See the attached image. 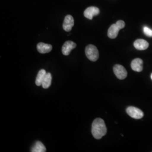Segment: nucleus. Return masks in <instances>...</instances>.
Here are the masks:
<instances>
[{
	"instance_id": "7ed1b4c3",
	"label": "nucleus",
	"mask_w": 152,
	"mask_h": 152,
	"mask_svg": "<svg viewBox=\"0 0 152 152\" xmlns=\"http://www.w3.org/2000/svg\"><path fill=\"white\" fill-rule=\"evenodd\" d=\"M85 54L87 58L92 61H95L99 59V51L97 48L93 45H87L85 49Z\"/></svg>"
},
{
	"instance_id": "1a4fd4ad",
	"label": "nucleus",
	"mask_w": 152,
	"mask_h": 152,
	"mask_svg": "<svg viewBox=\"0 0 152 152\" xmlns=\"http://www.w3.org/2000/svg\"><path fill=\"white\" fill-rule=\"evenodd\" d=\"M143 61L140 58H136L132 61L131 66L133 71L140 72L143 69Z\"/></svg>"
},
{
	"instance_id": "f257e3e1",
	"label": "nucleus",
	"mask_w": 152,
	"mask_h": 152,
	"mask_svg": "<svg viewBox=\"0 0 152 152\" xmlns=\"http://www.w3.org/2000/svg\"><path fill=\"white\" fill-rule=\"evenodd\" d=\"M107 132L104 121L100 118H97L92 122L91 133L96 139H100L105 136Z\"/></svg>"
},
{
	"instance_id": "20e7f679",
	"label": "nucleus",
	"mask_w": 152,
	"mask_h": 152,
	"mask_svg": "<svg viewBox=\"0 0 152 152\" xmlns=\"http://www.w3.org/2000/svg\"><path fill=\"white\" fill-rule=\"evenodd\" d=\"M126 112L134 119H141L144 117V113L140 109L135 107H129L126 109Z\"/></svg>"
},
{
	"instance_id": "9b49d317",
	"label": "nucleus",
	"mask_w": 152,
	"mask_h": 152,
	"mask_svg": "<svg viewBox=\"0 0 152 152\" xmlns=\"http://www.w3.org/2000/svg\"><path fill=\"white\" fill-rule=\"evenodd\" d=\"M134 46L138 50H145L148 48L149 43L144 39H138L134 42Z\"/></svg>"
},
{
	"instance_id": "f8f14e48",
	"label": "nucleus",
	"mask_w": 152,
	"mask_h": 152,
	"mask_svg": "<svg viewBox=\"0 0 152 152\" xmlns=\"http://www.w3.org/2000/svg\"><path fill=\"white\" fill-rule=\"evenodd\" d=\"M46 151V148L41 141H36L34 145L31 148V152H45Z\"/></svg>"
},
{
	"instance_id": "2eb2a0df",
	"label": "nucleus",
	"mask_w": 152,
	"mask_h": 152,
	"mask_svg": "<svg viewBox=\"0 0 152 152\" xmlns=\"http://www.w3.org/2000/svg\"><path fill=\"white\" fill-rule=\"evenodd\" d=\"M143 31L145 35H147L149 37H152V29H150L149 28L145 27H144Z\"/></svg>"
},
{
	"instance_id": "ddd939ff",
	"label": "nucleus",
	"mask_w": 152,
	"mask_h": 152,
	"mask_svg": "<svg viewBox=\"0 0 152 152\" xmlns=\"http://www.w3.org/2000/svg\"><path fill=\"white\" fill-rule=\"evenodd\" d=\"M52 76L50 73H46L44 77V80L42 83V86L44 88H48L51 84Z\"/></svg>"
},
{
	"instance_id": "9d476101",
	"label": "nucleus",
	"mask_w": 152,
	"mask_h": 152,
	"mask_svg": "<svg viewBox=\"0 0 152 152\" xmlns=\"http://www.w3.org/2000/svg\"><path fill=\"white\" fill-rule=\"evenodd\" d=\"M37 49L38 52L41 54H46L50 53L53 49L52 45L46 44L43 42H39L37 44Z\"/></svg>"
},
{
	"instance_id": "4468645a",
	"label": "nucleus",
	"mask_w": 152,
	"mask_h": 152,
	"mask_svg": "<svg viewBox=\"0 0 152 152\" xmlns=\"http://www.w3.org/2000/svg\"><path fill=\"white\" fill-rule=\"evenodd\" d=\"M46 72L45 69H41L38 72L37 76L36 77V81H35V83L37 86H39L42 85L44 77L46 75Z\"/></svg>"
},
{
	"instance_id": "6e6552de",
	"label": "nucleus",
	"mask_w": 152,
	"mask_h": 152,
	"mask_svg": "<svg viewBox=\"0 0 152 152\" xmlns=\"http://www.w3.org/2000/svg\"><path fill=\"white\" fill-rule=\"evenodd\" d=\"M76 44L72 41H66L62 46V53L64 55H68L70 54L71 51L73 49H75L76 48Z\"/></svg>"
},
{
	"instance_id": "39448f33",
	"label": "nucleus",
	"mask_w": 152,
	"mask_h": 152,
	"mask_svg": "<svg viewBox=\"0 0 152 152\" xmlns=\"http://www.w3.org/2000/svg\"><path fill=\"white\" fill-rule=\"evenodd\" d=\"M113 71L115 75L119 80H124L127 76L126 69L124 68V66L120 64L114 65Z\"/></svg>"
},
{
	"instance_id": "423d86ee",
	"label": "nucleus",
	"mask_w": 152,
	"mask_h": 152,
	"mask_svg": "<svg viewBox=\"0 0 152 152\" xmlns=\"http://www.w3.org/2000/svg\"><path fill=\"white\" fill-rule=\"evenodd\" d=\"M99 13H100V10L99 8L94 6H91V7H87L84 11L83 14H84V16L87 19L90 20H92L94 16L98 15L99 14Z\"/></svg>"
},
{
	"instance_id": "dca6fc26",
	"label": "nucleus",
	"mask_w": 152,
	"mask_h": 152,
	"mask_svg": "<svg viewBox=\"0 0 152 152\" xmlns=\"http://www.w3.org/2000/svg\"><path fill=\"white\" fill-rule=\"evenodd\" d=\"M151 79H152V73L151 74Z\"/></svg>"
},
{
	"instance_id": "0eeeda50",
	"label": "nucleus",
	"mask_w": 152,
	"mask_h": 152,
	"mask_svg": "<svg viewBox=\"0 0 152 152\" xmlns=\"http://www.w3.org/2000/svg\"><path fill=\"white\" fill-rule=\"evenodd\" d=\"M75 24L74 19L71 15L65 16L63 24V28L66 32H70Z\"/></svg>"
},
{
	"instance_id": "f03ea898",
	"label": "nucleus",
	"mask_w": 152,
	"mask_h": 152,
	"mask_svg": "<svg viewBox=\"0 0 152 152\" xmlns=\"http://www.w3.org/2000/svg\"><path fill=\"white\" fill-rule=\"evenodd\" d=\"M125 27V23L123 20H118L115 24H112L108 31V36L110 38H115L118 34L120 29Z\"/></svg>"
}]
</instances>
